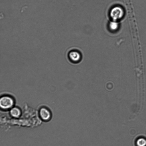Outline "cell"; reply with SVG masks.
<instances>
[{
    "mask_svg": "<svg viewBox=\"0 0 146 146\" xmlns=\"http://www.w3.org/2000/svg\"><path fill=\"white\" fill-rule=\"evenodd\" d=\"M124 12L121 7L116 6L113 8L110 11V16L113 21H117L121 19L123 16Z\"/></svg>",
    "mask_w": 146,
    "mask_h": 146,
    "instance_id": "obj_1",
    "label": "cell"
},
{
    "mask_svg": "<svg viewBox=\"0 0 146 146\" xmlns=\"http://www.w3.org/2000/svg\"><path fill=\"white\" fill-rule=\"evenodd\" d=\"M14 104V101L12 98L9 96H4L0 100V106L3 109H8L12 107Z\"/></svg>",
    "mask_w": 146,
    "mask_h": 146,
    "instance_id": "obj_2",
    "label": "cell"
},
{
    "mask_svg": "<svg viewBox=\"0 0 146 146\" xmlns=\"http://www.w3.org/2000/svg\"><path fill=\"white\" fill-rule=\"evenodd\" d=\"M68 57L70 61L74 63H78L81 59V55L79 52L76 51L70 52L69 54Z\"/></svg>",
    "mask_w": 146,
    "mask_h": 146,
    "instance_id": "obj_3",
    "label": "cell"
},
{
    "mask_svg": "<svg viewBox=\"0 0 146 146\" xmlns=\"http://www.w3.org/2000/svg\"><path fill=\"white\" fill-rule=\"evenodd\" d=\"M39 114L42 119L44 120L49 119L51 116L49 110L45 108H42L40 109Z\"/></svg>",
    "mask_w": 146,
    "mask_h": 146,
    "instance_id": "obj_4",
    "label": "cell"
},
{
    "mask_svg": "<svg viewBox=\"0 0 146 146\" xmlns=\"http://www.w3.org/2000/svg\"><path fill=\"white\" fill-rule=\"evenodd\" d=\"M10 114L15 117H19L21 114V111L17 107L12 108L10 111Z\"/></svg>",
    "mask_w": 146,
    "mask_h": 146,
    "instance_id": "obj_5",
    "label": "cell"
},
{
    "mask_svg": "<svg viewBox=\"0 0 146 146\" xmlns=\"http://www.w3.org/2000/svg\"><path fill=\"white\" fill-rule=\"evenodd\" d=\"M110 29L112 31L116 30L119 27V25L117 21H113L110 22L109 25Z\"/></svg>",
    "mask_w": 146,
    "mask_h": 146,
    "instance_id": "obj_6",
    "label": "cell"
},
{
    "mask_svg": "<svg viewBox=\"0 0 146 146\" xmlns=\"http://www.w3.org/2000/svg\"><path fill=\"white\" fill-rule=\"evenodd\" d=\"M137 146H146V140L143 138L137 139L136 141Z\"/></svg>",
    "mask_w": 146,
    "mask_h": 146,
    "instance_id": "obj_7",
    "label": "cell"
}]
</instances>
